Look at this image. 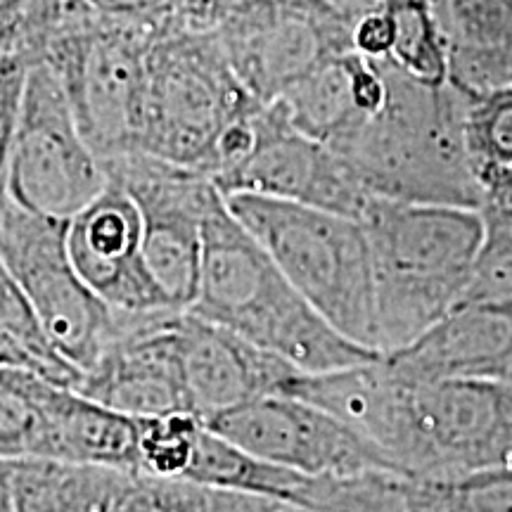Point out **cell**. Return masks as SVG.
Instances as JSON below:
<instances>
[{
  "mask_svg": "<svg viewBox=\"0 0 512 512\" xmlns=\"http://www.w3.org/2000/svg\"><path fill=\"white\" fill-rule=\"evenodd\" d=\"M188 311L309 375L382 358L351 342L313 309L261 242L235 219L226 197L204 221L200 290Z\"/></svg>",
  "mask_w": 512,
  "mask_h": 512,
  "instance_id": "obj_1",
  "label": "cell"
},
{
  "mask_svg": "<svg viewBox=\"0 0 512 512\" xmlns=\"http://www.w3.org/2000/svg\"><path fill=\"white\" fill-rule=\"evenodd\" d=\"M387 100L339 138L342 159L370 200L484 209L486 192L465 152L467 102L451 86H425L382 60Z\"/></svg>",
  "mask_w": 512,
  "mask_h": 512,
  "instance_id": "obj_2",
  "label": "cell"
},
{
  "mask_svg": "<svg viewBox=\"0 0 512 512\" xmlns=\"http://www.w3.org/2000/svg\"><path fill=\"white\" fill-rule=\"evenodd\" d=\"M375 266L377 351L406 349L463 302L486 247L482 209L373 200L363 216Z\"/></svg>",
  "mask_w": 512,
  "mask_h": 512,
  "instance_id": "obj_3",
  "label": "cell"
},
{
  "mask_svg": "<svg viewBox=\"0 0 512 512\" xmlns=\"http://www.w3.org/2000/svg\"><path fill=\"white\" fill-rule=\"evenodd\" d=\"M361 432L411 479H453L512 465V384H413L382 356Z\"/></svg>",
  "mask_w": 512,
  "mask_h": 512,
  "instance_id": "obj_4",
  "label": "cell"
},
{
  "mask_svg": "<svg viewBox=\"0 0 512 512\" xmlns=\"http://www.w3.org/2000/svg\"><path fill=\"white\" fill-rule=\"evenodd\" d=\"M226 202L332 328L377 351L373 249L361 221L259 195Z\"/></svg>",
  "mask_w": 512,
  "mask_h": 512,
  "instance_id": "obj_5",
  "label": "cell"
},
{
  "mask_svg": "<svg viewBox=\"0 0 512 512\" xmlns=\"http://www.w3.org/2000/svg\"><path fill=\"white\" fill-rule=\"evenodd\" d=\"M254 107L216 31L159 34L147 53L138 152L207 174L223 131Z\"/></svg>",
  "mask_w": 512,
  "mask_h": 512,
  "instance_id": "obj_6",
  "label": "cell"
},
{
  "mask_svg": "<svg viewBox=\"0 0 512 512\" xmlns=\"http://www.w3.org/2000/svg\"><path fill=\"white\" fill-rule=\"evenodd\" d=\"M157 34L88 8L64 12L43 62L67 88L76 121L102 164L140 150L147 53Z\"/></svg>",
  "mask_w": 512,
  "mask_h": 512,
  "instance_id": "obj_7",
  "label": "cell"
},
{
  "mask_svg": "<svg viewBox=\"0 0 512 512\" xmlns=\"http://www.w3.org/2000/svg\"><path fill=\"white\" fill-rule=\"evenodd\" d=\"M105 188V164L83 136L62 79L50 64H34L3 145V197L48 219L72 221Z\"/></svg>",
  "mask_w": 512,
  "mask_h": 512,
  "instance_id": "obj_8",
  "label": "cell"
},
{
  "mask_svg": "<svg viewBox=\"0 0 512 512\" xmlns=\"http://www.w3.org/2000/svg\"><path fill=\"white\" fill-rule=\"evenodd\" d=\"M69 221L48 219L3 197L0 256L57 349L83 377L117 337L121 313L110 309L76 271L67 247Z\"/></svg>",
  "mask_w": 512,
  "mask_h": 512,
  "instance_id": "obj_9",
  "label": "cell"
},
{
  "mask_svg": "<svg viewBox=\"0 0 512 512\" xmlns=\"http://www.w3.org/2000/svg\"><path fill=\"white\" fill-rule=\"evenodd\" d=\"M3 460L43 458L140 475L138 420L22 370L0 377Z\"/></svg>",
  "mask_w": 512,
  "mask_h": 512,
  "instance_id": "obj_10",
  "label": "cell"
},
{
  "mask_svg": "<svg viewBox=\"0 0 512 512\" xmlns=\"http://www.w3.org/2000/svg\"><path fill=\"white\" fill-rule=\"evenodd\" d=\"M107 178L133 197L143 219L145 261L152 278L178 311L197 299L204 254V221L223 200L200 169L131 152L105 162Z\"/></svg>",
  "mask_w": 512,
  "mask_h": 512,
  "instance_id": "obj_11",
  "label": "cell"
},
{
  "mask_svg": "<svg viewBox=\"0 0 512 512\" xmlns=\"http://www.w3.org/2000/svg\"><path fill=\"white\" fill-rule=\"evenodd\" d=\"M354 24L320 0L264 3L216 29L245 91L271 105L332 57L354 53Z\"/></svg>",
  "mask_w": 512,
  "mask_h": 512,
  "instance_id": "obj_12",
  "label": "cell"
},
{
  "mask_svg": "<svg viewBox=\"0 0 512 512\" xmlns=\"http://www.w3.org/2000/svg\"><path fill=\"white\" fill-rule=\"evenodd\" d=\"M204 427L256 458L306 475L399 472L394 460L375 441L332 413L294 396H271L247 403L207 420Z\"/></svg>",
  "mask_w": 512,
  "mask_h": 512,
  "instance_id": "obj_13",
  "label": "cell"
},
{
  "mask_svg": "<svg viewBox=\"0 0 512 512\" xmlns=\"http://www.w3.org/2000/svg\"><path fill=\"white\" fill-rule=\"evenodd\" d=\"M188 479L207 489L238 491L309 512H411L408 479L399 472L306 475L256 458L207 427Z\"/></svg>",
  "mask_w": 512,
  "mask_h": 512,
  "instance_id": "obj_14",
  "label": "cell"
},
{
  "mask_svg": "<svg viewBox=\"0 0 512 512\" xmlns=\"http://www.w3.org/2000/svg\"><path fill=\"white\" fill-rule=\"evenodd\" d=\"M223 197L259 195L363 221L373 200L332 147L292 126L280 102L256 112V145L238 169L216 181Z\"/></svg>",
  "mask_w": 512,
  "mask_h": 512,
  "instance_id": "obj_15",
  "label": "cell"
},
{
  "mask_svg": "<svg viewBox=\"0 0 512 512\" xmlns=\"http://www.w3.org/2000/svg\"><path fill=\"white\" fill-rule=\"evenodd\" d=\"M181 313H121L117 337L79 392L136 420L192 413L178 337Z\"/></svg>",
  "mask_w": 512,
  "mask_h": 512,
  "instance_id": "obj_16",
  "label": "cell"
},
{
  "mask_svg": "<svg viewBox=\"0 0 512 512\" xmlns=\"http://www.w3.org/2000/svg\"><path fill=\"white\" fill-rule=\"evenodd\" d=\"M67 247L86 285L117 313L178 311L145 261L143 219L133 197L107 178V188L67 228Z\"/></svg>",
  "mask_w": 512,
  "mask_h": 512,
  "instance_id": "obj_17",
  "label": "cell"
},
{
  "mask_svg": "<svg viewBox=\"0 0 512 512\" xmlns=\"http://www.w3.org/2000/svg\"><path fill=\"white\" fill-rule=\"evenodd\" d=\"M178 337L190 408L202 422L247 403L287 396L302 375L285 358L190 311L181 313Z\"/></svg>",
  "mask_w": 512,
  "mask_h": 512,
  "instance_id": "obj_18",
  "label": "cell"
},
{
  "mask_svg": "<svg viewBox=\"0 0 512 512\" xmlns=\"http://www.w3.org/2000/svg\"><path fill=\"white\" fill-rule=\"evenodd\" d=\"M413 384L489 380L512 384V304H463L406 349L384 356Z\"/></svg>",
  "mask_w": 512,
  "mask_h": 512,
  "instance_id": "obj_19",
  "label": "cell"
},
{
  "mask_svg": "<svg viewBox=\"0 0 512 512\" xmlns=\"http://www.w3.org/2000/svg\"><path fill=\"white\" fill-rule=\"evenodd\" d=\"M448 50V86L465 100L512 88V0H434Z\"/></svg>",
  "mask_w": 512,
  "mask_h": 512,
  "instance_id": "obj_20",
  "label": "cell"
},
{
  "mask_svg": "<svg viewBox=\"0 0 512 512\" xmlns=\"http://www.w3.org/2000/svg\"><path fill=\"white\" fill-rule=\"evenodd\" d=\"M124 470L62 460H3V489L15 512H110L128 479Z\"/></svg>",
  "mask_w": 512,
  "mask_h": 512,
  "instance_id": "obj_21",
  "label": "cell"
},
{
  "mask_svg": "<svg viewBox=\"0 0 512 512\" xmlns=\"http://www.w3.org/2000/svg\"><path fill=\"white\" fill-rule=\"evenodd\" d=\"M356 57V53L332 57L275 100L294 128L318 143L335 145L368 119L356 98Z\"/></svg>",
  "mask_w": 512,
  "mask_h": 512,
  "instance_id": "obj_22",
  "label": "cell"
},
{
  "mask_svg": "<svg viewBox=\"0 0 512 512\" xmlns=\"http://www.w3.org/2000/svg\"><path fill=\"white\" fill-rule=\"evenodd\" d=\"M0 361L64 389L79 392L83 373L57 349L46 325L8 273L0 271Z\"/></svg>",
  "mask_w": 512,
  "mask_h": 512,
  "instance_id": "obj_23",
  "label": "cell"
},
{
  "mask_svg": "<svg viewBox=\"0 0 512 512\" xmlns=\"http://www.w3.org/2000/svg\"><path fill=\"white\" fill-rule=\"evenodd\" d=\"M394 19L389 64L408 79L441 88L448 83V50L434 0H387Z\"/></svg>",
  "mask_w": 512,
  "mask_h": 512,
  "instance_id": "obj_24",
  "label": "cell"
},
{
  "mask_svg": "<svg viewBox=\"0 0 512 512\" xmlns=\"http://www.w3.org/2000/svg\"><path fill=\"white\" fill-rule=\"evenodd\" d=\"M465 102V152L489 200L496 185L512 169V88Z\"/></svg>",
  "mask_w": 512,
  "mask_h": 512,
  "instance_id": "obj_25",
  "label": "cell"
},
{
  "mask_svg": "<svg viewBox=\"0 0 512 512\" xmlns=\"http://www.w3.org/2000/svg\"><path fill=\"white\" fill-rule=\"evenodd\" d=\"M411 512H512V465L453 479L408 477Z\"/></svg>",
  "mask_w": 512,
  "mask_h": 512,
  "instance_id": "obj_26",
  "label": "cell"
},
{
  "mask_svg": "<svg viewBox=\"0 0 512 512\" xmlns=\"http://www.w3.org/2000/svg\"><path fill=\"white\" fill-rule=\"evenodd\" d=\"M202 432L204 422L192 413L138 418L140 475L188 479Z\"/></svg>",
  "mask_w": 512,
  "mask_h": 512,
  "instance_id": "obj_27",
  "label": "cell"
},
{
  "mask_svg": "<svg viewBox=\"0 0 512 512\" xmlns=\"http://www.w3.org/2000/svg\"><path fill=\"white\" fill-rule=\"evenodd\" d=\"M110 512H211V489L192 479L133 475Z\"/></svg>",
  "mask_w": 512,
  "mask_h": 512,
  "instance_id": "obj_28",
  "label": "cell"
},
{
  "mask_svg": "<svg viewBox=\"0 0 512 512\" xmlns=\"http://www.w3.org/2000/svg\"><path fill=\"white\" fill-rule=\"evenodd\" d=\"M394 19L392 12L387 10V5L380 10L368 12L363 15L351 29V46H354V53H358L366 60H389L394 50Z\"/></svg>",
  "mask_w": 512,
  "mask_h": 512,
  "instance_id": "obj_29",
  "label": "cell"
},
{
  "mask_svg": "<svg viewBox=\"0 0 512 512\" xmlns=\"http://www.w3.org/2000/svg\"><path fill=\"white\" fill-rule=\"evenodd\" d=\"M280 505L268 498L211 489V512H278Z\"/></svg>",
  "mask_w": 512,
  "mask_h": 512,
  "instance_id": "obj_30",
  "label": "cell"
},
{
  "mask_svg": "<svg viewBox=\"0 0 512 512\" xmlns=\"http://www.w3.org/2000/svg\"><path fill=\"white\" fill-rule=\"evenodd\" d=\"M510 200H512V169L503 176V181L496 185L494 192L489 195V200H486V204H498V202H510Z\"/></svg>",
  "mask_w": 512,
  "mask_h": 512,
  "instance_id": "obj_31",
  "label": "cell"
},
{
  "mask_svg": "<svg viewBox=\"0 0 512 512\" xmlns=\"http://www.w3.org/2000/svg\"><path fill=\"white\" fill-rule=\"evenodd\" d=\"M53 3L62 10H72V8H79V5H86V0H53Z\"/></svg>",
  "mask_w": 512,
  "mask_h": 512,
  "instance_id": "obj_32",
  "label": "cell"
},
{
  "mask_svg": "<svg viewBox=\"0 0 512 512\" xmlns=\"http://www.w3.org/2000/svg\"><path fill=\"white\" fill-rule=\"evenodd\" d=\"M278 512H309V510H299V508H287V505H280Z\"/></svg>",
  "mask_w": 512,
  "mask_h": 512,
  "instance_id": "obj_33",
  "label": "cell"
},
{
  "mask_svg": "<svg viewBox=\"0 0 512 512\" xmlns=\"http://www.w3.org/2000/svg\"><path fill=\"white\" fill-rule=\"evenodd\" d=\"M510 202H512V200H510ZM498 204H503V202H498Z\"/></svg>",
  "mask_w": 512,
  "mask_h": 512,
  "instance_id": "obj_34",
  "label": "cell"
}]
</instances>
